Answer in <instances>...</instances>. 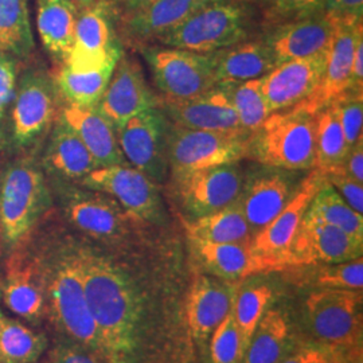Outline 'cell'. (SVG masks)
Wrapping results in <instances>:
<instances>
[{
  "label": "cell",
  "instance_id": "6da1fadb",
  "mask_svg": "<svg viewBox=\"0 0 363 363\" xmlns=\"http://www.w3.org/2000/svg\"><path fill=\"white\" fill-rule=\"evenodd\" d=\"M105 363H190L186 320L191 272L169 245L147 234L125 249L72 235Z\"/></svg>",
  "mask_w": 363,
  "mask_h": 363
},
{
  "label": "cell",
  "instance_id": "7a4b0ae2",
  "mask_svg": "<svg viewBox=\"0 0 363 363\" xmlns=\"http://www.w3.org/2000/svg\"><path fill=\"white\" fill-rule=\"evenodd\" d=\"M46 286V319L60 337H65L100 358L97 327L91 316L72 235L30 240Z\"/></svg>",
  "mask_w": 363,
  "mask_h": 363
},
{
  "label": "cell",
  "instance_id": "3957f363",
  "mask_svg": "<svg viewBox=\"0 0 363 363\" xmlns=\"http://www.w3.org/2000/svg\"><path fill=\"white\" fill-rule=\"evenodd\" d=\"M52 201L81 237L109 249L132 247L154 228L135 218L112 196L77 183L50 179Z\"/></svg>",
  "mask_w": 363,
  "mask_h": 363
},
{
  "label": "cell",
  "instance_id": "277c9868",
  "mask_svg": "<svg viewBox=\"0 0 363 363\" xmlns=\"http://www.w3.org/2000/svg\"><path fill=\"white\" fill-rule=\"evenodd\" d=\"M52 190L38 163L18 159L0 174V242L9 255L26 245L52 210Z\"/></svg>",
  "mask_w": 363,
  "mask_h": 363
},
{
  "label": "cell",
  "instance_id": "5b68a950",
  "mask_svg": "<svg viewBox=\"0 0 363 363\" xmlns=\"http://www.w3.org/2000/svg\"><path fill=\"white\" fill-rule=\"evenodd\" d=\"M316 113L300 106L268 117L249 136L247 159L289 171L315 169Z\"/></svg>",
  "mask_w": 363,
  "mask_h": 363
},
{
  "label": "cell",
  "instance_id": "8992f818",
  "mask_svg": "<svg viewBox=\"0 0 363 363\" xmlns=\"http://www.w3.org/2000/svg\"><path fill=\"white\" fill-rule=\"evenodd\" d=\"M249 30L250 13L244 0H208L157 40L166 48L214 52L247 40Z\"/></svg>",
  "mask_w": 363,
  "mask_h": 363
},
{
  "label": "cell",
  "instance_id": "52a82bcc",
  "mask_svg": "<svg viewBox=\"0 0 363 363\" xmlns=\"http://www.w3.org/2000/svg\"><path fill=\"white\" fill-rule=\"evenodd\" d=\"M362 291H311L303 306V325L312 345L339 351L362 346Z\"/></svg>",
  "mask_w": 363,
  "mask_h": 363
},
{
  "label": "cell",
  "instance_id": "ba28073f",
  "mask_svg": "<svg viewBox=\"0 0 363 363\" xmlns=\"http://www.w3.org/2000/svg\"><path fill=\"white\" fill-rule=\"evenodd\" d=\"M10 115V140L25 151L49 135L60 116L62 99L54 78L40 69H27L16 82Z\"/></svg>",
  "mask_w": 363,
  "mask_h": 363
},
{
  "label": "cell",
  "instance_id": "9c48e42d",
  "mask_svg": "<svg viewBox=\"0 0 363 363\" xmlns=\"http://www.w3.org/2000/svg\"><path fill=\"white\" fill-rule=\"evenodd\" d=\"M245 169L240 162L171 174L169 193L182 211V220H193L237 202Z\"/></svg>",
  "mask_w": 363,
  "mask_h": 363
},
{
  "label": "cell",
  "instance_id": "30bf717a",
  "mask_svg": "<svg viewBox=\"0 0 363 363\" xmlns=\"http://www.w3.org/2000/svg\"><path fill=\"white\" fill-rule=\"evenodd\" d=\"M78 184L112 196L130 216L156 228L169 225V214L156 184L130 164L99 167Z\"/></svg>",
  "mask_w": 363,
  "mask_h": 363
},
{
  "label": "cell",
  "instance_id": "8fae6325",
  "mask_svg": "<svg viewBox=\"0 0 363 363\" xmlns=\"http://www.w3.org/2000/svg\"><path fill=\"white\" fill-rule=\"evenodd\" d=\"M250 132H211L183 128L169 123V174L241 162L247 155Z\"/></svg>",
  "mask_w": 363,
  "mask_h": 363
},
{
  "label": "cell",
  "instance_id": "7c38bea8",
  "mask_svg": "<svg viewBox=\"0 0 363 363\" xmlns=\"http://www.w3.org/2000/svg\"><path fill=\"white\" fill-rule=\"evenodd\" d=\"M143 55L164 101L190 100L218 84L211 52L148 48Z\"/></svg>",
  "mask_w": 363,
  "mask_h": 363
},
{
  "label": "cell",
  "instance_id": "4fadbf2b",
  "mask_svg": "<svg viewBox=\"0 0 363 363\" xmlns=\"http://www.w3.org/2000/svg\"><path fill=\"white\" fill-rule=\"evenodd\" d=\"M325 181V172L313 169L301 182L295 196L252 240L257 273L283 272L286 269L289 247L312 198Z\"/></svg>",
  "mask_w": 363,
  "mask_h": 363
},
{
  "label": "cell",
  "instance_id": "5bb4252c",
  "mask_svg": "<svg viewBox=\"0 0 363 363\" xmlns=\"http://www.w3.org/2000/svg\"><path fill=\"white\" fill-rule=\"evenodd\" d=\"M169 120L156 105L130 117L116 128L117 140L127 163L162 186L169 174Z\"/></svg>",
  "mask_w": 363,
  "mask_h": 363
},
{
  "label": "cell",
  "instance_id": "9a60e30c",
  "mask_svg": "<svg viewBox=\"0 0 363 363\" xmlns=\"http://www.w3.org/2000/svg\"><path fill=\"white\" fill-rule=\"evenodd\" d=\"M304 172L269 167L257 163L245 169L242 189L237 199L255 237L286 208L304 181Z\"/></svg>",
  "mask_w": 363,
  "mask_h": 363
},
{
  "label": "cell",
  "instance_id": "2e32d148",
  "mask_svg": "<svg viewBox=\"0 0 363 363\" xmlns=\"http://www.w3.org/2000/svg\"><path fill=\"white\" fill-rule=\"evenodd\" d=\"M241 281V280H240ZM240 281H226L193 269L186 298V320L201 362L208 357V343L214 331L233 308Z\"/></svg>",
  "mask_w": 363,
  "mask_h": 363
},
{
  "label": "cell",
  "instance_id": "e0dca14e",
  "mask_svg": "<svg viewBox=\"0 0 363 363\" xmlns=\"http://www.w3.org/2000/svg\"><path fill=\"white\" fill-rule=\"evenodd\" d=\"M113 15L111 0H99L78 11L73 46L64 65L73 70H94L117 64L123 52Z\"/></svg>",
  "mask_w": 363,
  "mask_h": 363
},
{
  "label": "cell",
  "instance_id": "ac0fdd59",
  "mask_svg": "<svg viewBox=\"0 0 363 363\" xmlns=\"http://www.w3.org/2000/svg\"><path fill=\"white\" fill-rule=\"evenodd\" d=\"M0 300L9 311L30 325L46 319V286L30 241L9 255L0 281Z\"/></svg>",
  "mask_w": 363,
  "mask_h": 363
},
{
  "label": "cell",
  "instance_id": "d6986e66",
  "mask_svg": "<svg viewBox=\"0 0 363 363\" xmlns=\"http://www.w3.org/2000/svg\"><path fill=\"white\" fill-rule=\"evenodd\" d=\"M363 238L343 232L306 213L289 247L286 269L303 265L337 264L359 259Z\"/></svg>",
  "mask_w": 363,
  "mask_h": 363
},
{
  "label": "cell",
  "instance_id": "ffe728a7",
  "mask_svg": "<svg viewBox=\"0 0 363 363\" xmlns=\"http://www.w3.org/2000/svg\"><path fill=\"white\" fill-rule=\"evenodd\" d=\"M328 50L286 61L261 78V89L271 115L298 106L318 89L325 74Z\"/></svg>",
  "mask_w": 363,
  "mask_h": 363
},
{
  "label": "cell",
  "instance_id": "44dd1931",
  "mask_svg": "<svg viewBox=\"0 0 363 363\" xmlns=\"http://www.w3.org/2000/svg\"><path fill=\"white\" fill-rule=\"evenodd\" d=\"M156 105L159 104L145 81L140 64L121 54L104 94L96 105L97 109L118 128L130 117Z\"/></svg>",
  "mask_w": 363,
  "mask_h": 363
},
{
  "label": "cell",
  "instance_id": "7402d4cb",
  "mask_svg": "<svg viewBox=\"0 0 363 363\" xmlns=\"http://www.w3.org/2000/svg\"><path fill=\"white\" fill-rule=\"evenodd\" d=\"M335 31L320 85L300 108L316 113L350 86L351 67L355 46L363 38L362 19H334Z\"/></svg>",
  "mask_w": 363,
  "mask_h": 363
},
{
  "label": "cell",
  "instance_id": "603a6c76",
  "mask_svg": "<svg viewBox=\"0 0 363 363\" xmlns=\"http://www.w3.org/2000/svg\"><path fill=\"white\" fill-rule=\"evenodd\" d=\"M334 31L335 21L322 11L279 23L264 40L277 64H281L328 50Z\"/></svg>",
  "mask_w": 363,
  "mask_h": 363
},
{
  "label": "cell",
  "instance_id": "cb8c5ba5",
  "mask_svg": "<svg viewBox=\"0 0 363 363\" xmlns=\"http://www.w3.org/2000/svg\"><path fill=\"white\" fill-rule=\"evenodd\" d=\"M169 123L183 128L211 132H247L242 130L226 91L220 84L184 101H166L162 108Z\"/></svg>",
  "mask_w": 363,
  "mask_h": 363
},
{
  "label": "cell",
  "instance_id": "d4e9b609",
  "mask_svg": "<svg viewBox=\"0 0 363 363\" xmlns=\"http://www.w3.org/2000/svg\"><path fill=\"white\" fill-rule=\"evenodd\" d=\"M39 166L50 179L77 184L91 171L99 169V164L77 133L60 116L48 135Z\"/></svg>",
  "mask_w": 363,
  "mask_h": 363
},
{
  "label": "cell",
  "instance_id": "484cf974",
  "mask_svg": "<svg viewBox=\"0 0 363 363\" xmlns=\"http://www.w3.org/2000/svg\"><path fill=\"white\" fill-rule=\"evenodd\" d=\"M60 117L77 133L99 167L128 164L120 150L115 125L97 106H77L62 101Z\"/></svg>",
  "mask_w": 363,
  "mask_h": 363
},
{
  "label": "cell",
  "instance_id": "4316f807",
  "mask_svg": "<svg viewBox=\"0 0 363 363\" xmlns=\"http://www.w3.org/2000/svg\"><path fill=\"white\" fill-rule=\"evenodd\" d=\"M187 240L194 271L226 281H240L257 273L252 242L214 244L191 238Z\"/></svg>",
  "mask_w": 363,
  "mask_h": 363
},
{
  "label": "cell",
  "instance_id": "83f0119b",
  "mask_svg": "<svg viewBox=\"0 0 363 363\" xmlns=\"http://www.w3.org/2000/svg\"><path fill=\"white\" fill-rule=\"evenodd\" d=\"M208 0H155L136 13L120 18L124 35L130 40L147 42L160 38L179 26Z\"/></svg>",
  "mask_w": 363,
  "mask_h": 363
},
{
  "label": "cell",
  "instance_id": "f1b7e54d",
  "mask_svg": "<svg viewBox=\"0 0 363 363\" xmlns=\"http://www.w3.org/2000/svg\"><path fill=\"white\" fill-rule=\"evenodd\" d=\"M218 84H238L259 79L279 65L272 50L262 40H244L211 52Z\"/></svg>",
  "mask_w": 363,
  "mask_h": 363
},
{
  "label": "cell",
  "instance_id": "f546056e",
  "mask_svg": "<svg viewBox=\"0 0 363 363\" xmlns=\"http://www.w3.org/2000/svg\"><path fill=\"white\" fill-rule=\"evenodd\" d=\"M301 345L288 313L269 306L252 335L241 363H281Z\"/></svg>",
  "mask_w": 363,
  "mask_h": 363
},
{
  "label": "cell",
  "instance_id": "4dcf8cb0",
  "mask_svg": "<svg viewBox=\"0 0 363 363\" xmlns=\"http://www.w3.org/2000/svg\"><path fill=\"white\" fill-rule=\"evenodd\" d=\"M78 10L70 0H35L39 39L54 61L64 65L72 50Z\"/></svg>",
  "mask_w": 363,
  "mask_h": 363
},
{
  "label": "cell",
  "instance_id": "1f68e13d",
  "mask_svg": "<svg viewBox=\"0 0 363 363\" xmlns=\"http://www.w3.org/2000/svg\"><path fill=\"white\" fill-rule=\"evenodd\" d=\"M187 238L214 244H245L253 235L238 202L217 213L193 220H182Z\"/></svg>",
  "mask_w": 363,
  "mask_h": 363
},
{
  "label": "cell",
  "instance_id": "d6a6232c",
  "mask_svg": "<svg viewBox=\"0 0 363 363\" xmlns=\"http://www.w3.org/2000/svg\"><path fill=\"white\" fill-rule=\"evenodd\" d=\"M273 298L274 291L272 284L256 277V274L247 276L238 283L234 298L233 315L234 322L241 335L244 352L261 318L272 304Z\"/></svg>",
  "mask_w": 363,
  "mask_h": 363
},
{
  "label": "cell",
  "instance_id": "836d02e7",
  "mask_svg": "<svg viewBox=\"0 0 363 363\" xmlns=\"http://www.w3.org/2000/svg\"><path fill=\"white\" fill-rule=\"evenodd\" d=\"M49 337L0 310V363H37L49 349Z\"/></svg>",
  "mask_w": 363,
  "mask_h": 363
},
{
  "label": "cell",
  "instance_id": "e575fe53",
  "mask_svg": "<svg viewBox=\"0 0 363 363\" xmlns=\"http://www.w3.org/2000/svg\"><path fill=\"white\" fill-rule=\"evenodd\" d=\"M115 66L116 64L94 70H73L66 65H60L52 78L64 103L96 106L104 94Z\"/></svg>",
  "mask_w": 363,
  "mask_h": 363
},
{
  "label": "cell",
  "instance_id": "d590c367",
  "mask_svg": "<svg viewBox=\"0 0 363 363\" xmlns=\"http://www.w3.org/2000/svg\"><path fill=\"white\" fill-rule=\"evenodd\" d=\"M30 0H0V54L26 58L34 49Z\"/></svg>",
  "mask_w": 363,
  "mask_h": 363
},
{
  "label": "cell",
  "instance_id": "8d00e7d4",
  "mask_svg": "<svg viewBox=\"0 0 363 363\" xmlns=\"http://www.w3.org/2000/svg\"><path fill=\"white\" fill-rule=\"evenodd\" d=\"M298 284L315 289H363V257L337 264H318L288 268Z\"/></svg>",
  "mask_w": 363,
  "mask_h": 363
},
{
  "label": "cell",
  "instance_id": "74e56055",
  "mask_svg": "<svg viewBox=\"0 0 363 363\" xmlns=\"http://www.w3.org/2000/svg\"><path fill=\"white\" fill-rule=\"evenodd\" d=\"M306 213L325 223L337 226L346 233L363 238L362 214H358L349 206L325 177Z\"/></svg>",
  "mask_w": 363,
  "mask_h": 363
},
{
  "label": "cell",
  "instance_id": "f35d334b",
  "mask_svg": "<svg viewBox=\"0 0 363 363\" xmlns=\"http://www.w3.org/2000/svg\"><path fill=\"white\" fill-rule=\"evenodd\" d=\"M349 151L339 118L331 105H325L316 112L315 132V169L339 167Z\"/></svg>",
  "mask_w": 363,
  "mask_h": 363
},
{
  "label": "cell",
  "instance_id": "ab89813d",
  "mask_svg": "<svg viewBox=\"0 0 363 363\" xmlns=\"http://www.w3.org/2000/svg\"><path fill=\"white\" fill-rule=\"evenodd\" d=\"M226 91L242 130L255 132L271 116L261 89V78L238 84H220Z\"/></svg>",
  "mask_w": 363,
  "mask_h": 363
},
{
  "label": "cell",
  "instance_id": "60d3db41",
  "mask_svg": "<svg viewBox=\"0 0 363 363\" xmlns=\"http://www.w3.org/2000/svg\"><path fill=\"white\" fill-rule=\"evenodd\" d=\"M242 355L241 335L234 322L232 308L210 339L205 363H241Z\"/></svg>",
  "mask_w": 363,
  "mask_h": 363
},
{
  "label": "cell",
  "instance_id": "b9f144b4",
  "mask_svg": "<svg viewBox=\"0 0 363 363\" xmlns=\"http://www.w3.org/2000/svg\"><path fill=\"white\" fill-rule=\"evenodd\" d=\"M335 111L350 150L363 139V91L347 89L340 93L330 104Z\"/></svg>",
  "mask_w": 363,
  "mask_h": 363
},
{
  "label": "cell",
  "instance_id": "7bdbcfd3",
  "mask_svg": "<svg viewBox=\"0 0 363 363\" xmlns=\"http://www.w3.org/2000/svg\"><path fill=\"white\" fill-rule=\"evenodd\" d=\"M265 11L267 16L279 23L322 13L325 0H253Z\"/></svg>",
  "mask_w": 363,
  "mask_h": 363
},
{
  "label": "cell",
  "instance_id": "ee69618b",
  "mask_svg": "<svg viewBox=\"0 0 363 363\" xmlns=\"http://www.w3.org/2000/svg\"><path fill=\"white\" fill-rule=\"evenodd\" d=\"M46 352V363H105L97 354L65 337H57Z\"/></svg>",
  "mask_w": 363,
  "mask_h": 363
},
{
  "label": "cell",
  "instance_id": "f6af8a7d",
  "mask_svg": "<svg viewBox=\"0 0 363 363\" xmlns=\"http://www.w3.org/2000/svg\"><path fill=\"white\" fill-rule=\"evenodd\" d=\"M325 177L349 206L363 216V183L352 179L339 167L325 171Z\"/></svg>",
  "mask_w": 363,
  "mask_h": 363
},
{
  "label": "cell",
  "instance_id": "bcb514c9",
  "mask_svg": "<svg viewBox=\"0 0 363 363\" xmlns=\"http://www.w3.org/2000/svg\"><path fill=\"white\" fill-rule=\"evenodd\" d=\"M18 82V61L11 55L0 54V123L13 101Z\"/></svg>",
  "mask_w": 363,
  "mask_h": 363
},
{
  "label": "cell",
  "instance_id": "7dc6e473",
  "mask_svg": "<svg viewBox=\"0 0 363 363\" xmlns=\"http://www.w3.org/2000/svg\"><path fill=\"white\" fill-rule=\"evenodd\" d=\"M339 350L325 349L316 345H301L281 363H327Z\"/></svg>",
  "mask_w": 363,
  "mask_h": 363
},
{
  "label": "cell",
  "instance_id": "c3c4849f",
  "mask_svg": "<svg viewBox=\"0 0 363 363\" xmlns=\"http://www.w3.org/2000/svg\"><path fill=\"white\" fill-rule=\"evenodd\" d=\"M333 19H363V0H325V9Z\"/></svg>",
  "mask_w": 363,
  "mask_h": 363
},
{
  "label": "cell",
  "instance_id": "681fc988",
  "mask_svg": "<svg viewBox=\"0 0 363 363\" xmlns=\"http://www.w3.org/2000/svg\"><path fill=\"white\" fill-rule=\"evenodd\" d=\"M339 169L352 179L363 183V139L354 144L345 156Z\"/></svg>",
  "mask_w": 363,
  "mask_h": 363
},
{
  "label": "cell",
  "instance_id": "f907efd6",
  "mask_svg": "<svg viewBox=\"0 0 363 363\" xmlns=\"http://www.w3.org/2000/svg\"><path fill=\"white\" fill-rule=\"evenodd\" d=\"M349 89L363 91V38L355 46Z\"/></svg>",
  "mask_w": 363,
  "mask_h": 363
},
{
  "label": "cell",
  "instance_id": "816d5d0a",
  "mask_svg": "<svg viewBox=\"0 0 363 363\" xmlns=\"http://www.w3.org/2000/svg\"><path fill=\"white\" fill-rule=\"evenodd\" d=\"M155 0H118V18L136 13Z\"/></svg>",
  "mask_w": 363,
  "mask_h": 363
},
{
  "label": "cell",
  "instance_id": "f5cc1de1",
  "mask_svg": "<svg viewBox=\"0 0 363 363\" xmlns=\"http://www.w3.org/2000/svg\"><path fill=\"white\" fill-rule=\"evenodd\" d=\"M363 345L352 347L350 350L345 351V358L347 363H363Z\"/></svg>",
  "mask_w": 363,
  "mask_h": 363
},
{
  "label": "cell",
  "instance_id": "db71d44e",
  "mask_svg": "<svg viewBox=\"0 0 363 363\" xmlns=\"http://www.w3.org/2000/svg\"><path fill=\"white\" fill-rule=\"evenodd\" d=\"M70 1L74 4V7L77 9L78 11H81V10L91 6V4H94L99 0H70Z\"/></svg>",
  "mask_w": 363,
  "mask_h": 363
},
{
  "label": "cell",
  "instance_id": "11a10c76",
  "mask_svg": "<svg viewBox=\"0 0 363 363\" xmlns=\"http://www.w3.org/2000/svg\"><path fill=\"white\" fill-rule=\"evenodd\" d=\"M327 363H347L345 358V351H337V354Z\"/></svg>",
  "mask_w": 363,
  "mask_h": 363
},
{
  "label": "cell",
  "instance_id": "9f6ffc18",
  "mask_svg": "<svg viewBox=\"0 0 363 363\" xmlns=\"http://www.w3.org/2000/svg\"><path fill=\"white\" fill-rule=\"evenodd\" d=\"M190 363H196V359H195V361H193V362H190Z\"/></svg>",
  "mask_w": 363,
  "mask_h": 363
}]
</instances>
